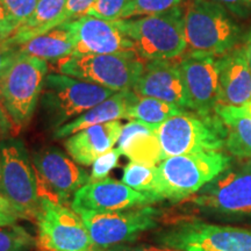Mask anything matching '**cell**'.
I'll return each mask as SVG.
<instances>
[{"instance_id":"1","label":"cell","mask_w":251,"mask_h":251,"mask_svg":"<svg viewBox=\"0 0 251 251\" xmlns=\"http://www.w3.org/2000/svg\"><path fill=\"white\" fill-rule=\"evenodd\" d=\"M230 166V157L221 151L171 156L156 166L151 196L157 201H181L197 194Z\"/></svg>"},{"instance_id":"2","label":"cell","mask_w":251,"mask_h":251,"mask_svg":"<svg viewBox=\"0 0 251 251\" xmlns=\"http://www.w3.org/2000/svg\"><path fill=\"white\" fill-rule=\"evenodd\" d=\"M143 61L175 59L186 51L183 8L117 21Z\"/></svg>"},{"instance_id":"3","label":"cell","mask_w":251,"mask_h":251,"mask_svg":"<svg viewBox=\"0 0 251 251\" xmlns=\"http://www.w3.org/2000/svg\"><path fill=\"white\" fill-rule=\"evenodd\" d=\"M183 21L191 51L224 55L235 48L240 39L238 26L227 9L211 0H186Z\"/></svg>"},{"instance_id":"4","label":"cell","mask_w":251,"mask_h":251,"mask_svg":"<svg viewBox=\"0 0 251 251\" xmlns=\"http://www.w3.org/2000/svg\"><path fill=\"white\" fill-rule=\"evenodd\" d=\"M114 93L117 92L67 75L48 74L40 103L47 124L56 130Z\"/></svg>"},{"instance_id":"5","label":"cell","mask_w":251,"mask_h":251,"mask_svg":"<svg viewBox=\"0 0 251 251\" xmlns=\"http://www.w3.org/2000/svg\"><path fill=\"white\" fill-rule=\"evenodd\" d=\"M48 69L47 61L17 54L0 79V101L18 129L31 120Z\"/></svg>"},{"instance_id":"6","label":"cell","mask_w":251,"mask_h":251,"mask_svg":"<svg viewBox=\"0 0 251 251\" xmlns=\"http://www.w3.org/2000/svg\"><path fill=\"white\" fill-rule=\"evenodd\" d=\"M163 158L202 151H219L225 147V125L218 115L184 112L159 125L157 129Z\"/></svg>"},{"instance_id":"7","label":"cell","mask_w":251,"mask_h":251,"mask_svg":"<svg viewBox=\"0 0 251 251\" xmlns=\"http://www.w3.org/2000/svg\"><path fill=\"white\" fill-rule=\"evenodd\" d=\"M0 194L13 207L20 219L36 220L41 191L35 168L31 165L25 144L15 139L0 143Z\"/></svg>"},{"instance_id":"8","label":"cell","mask_w":251,"mask_h":251,"mask_svg":"<svg viewBox=\"0 0 251 251\" xmlns=\"http://www.w3.org/2000/svg\"><path fill=\"white\" fill-rule=\"evenodd\" d=\"M144 64L137 52L71 55L59 61L58 70L59 74L120 92L134 89Z\"/></svg>"},{"instance_id":"9","label":"cell","mask_w":251,"mask_h":251,"mask_svg":"<svg viewBox=\"0 0 251 251\" xmlns=\"http://www.w3.org/2000/svg\"><path fill=\"white\" fill-rule=\"evenodd\" d=\"M35 221L40 251H97L80 215L49 197L41 196Z\"/></svg>"},{"instance_id":"10","label":"cell","mask_w":251,"mask_h":251,"mask_svg":"<svg viewBox=\"0 0 251 251\" xmlns=\"http://www.w3.org/2000/svg\"><path fill=\"white\" fill-rule=\"evenodd\" d=\"M158 241L179 251H251V229L192 220L166 229Z\"/></svg>"},{"instance_id":"11","label":"cell","mask_w":251,"mask_h":251,"mask_svg":"<svg viewBox=\"0 0 251 251\" xmlns=\"http://www.w3.org/2000/svg\"><path fill=\"white\" fill-rule=\"evenodd\" d=\"M97 251L117 247L137 238L144 231L155 228L159 211L151 206L134 207L112 212L78 209Z\"/></svg>"},{"instance_id":"12","label":"cell","mask_w":251,"mask_h":251,"mask_svg":"<svg viewBox=\"0 0 251 251\" xmlns=\"http://www.w3.org/2000/svg\"><path fill=\"white\" fill-rule=\"evenodd\" d=\"M193 202L220 218L251 219V161L222 172L198 192Z\"/></svg>"},{"instance_id":"13","label":"cell","mask_w":251,"mask_h":251,"mask_svg":"<svg viewBox=\"0 0 251 251\" xmlns=\"http://www.w3.org/2000/svg\"><path fill=\"white\" fill-rule=\"evenodd\" d=\"M33 161L41 196L49 197L63 205L89 181L90 176L84 169L52 147L36 152Z\"/></svg>"},{"instance_id":"14","label":"cell","mask_w":251,"mask_h":251,"mask_svg":"<svg viewBox=\"0 0 251 251\" xmlns=\"http://www.w3.org/2000/svg\"><path fill=\"white\" fill-rule=\"evenodd\" d=\"M178 63L191 111L201 115L214 114L219 100V58L207 52L190 51Z\"/></svg>"},{"instance_id":"15","label":"cell","mask_w":251,"mask_h":251,"mask_svg":"<svg viewBox=\"0 0 251 251\" xmlns=\"http://www.w3.org/2000/svg\"><path fill=\"white\" fill-rule=\"evenodd\" d=\"M156 200L149 193L139 192L122 181L106 178L96 183H87L75 193L71 207L74 211L112 212L134 207L150 206Z\"/></svg>"},{"instance_id":"16","label":"cell","mask_w":251,"mask_h":251,"mask_svg":"<svg viewBox=\"0 0 251 251\" xmlns=\"http://www.w3.org/2000/svg\"><path fill=\"white\" fill-rule=\"evenodd\" d=\"M72 24L76 36L74 55L136 52L133 41L126 36L117 21L83 15Z\"/></svg>"},{"instance_id":"17","label":"cell","mask_w":251,"mask_h":251,"mask_svg":"<svg viewBox=\"0 0 251 251\" xmlns=\"http://www.w3.org/2000/svg\"><path fill=\"white\" fill-rule=\"evenodd\" d=\"M133 91L139 96L159 99L184 109H191L179 63L172 62V59L147 62Z\"/></svg>"},{"instance_id":"18","label":"cell","mask_w":251,"mask_h":251,"mask_svg":"<svg viewBox=\"0 0 251 251\" xmlns=\"http://www.w3.org/2000/svg\"><path fill=\"white\" fill-rule=\"evenodd\" d=\"M251 100V69L246 47H235L219 58L218 105L241 106Z\"/></svg>"},{"instance_id":"19","label":"cell","mask_w":251,"mask_h":251,"mask_svg":"<svg viewBox=\"0 0 251 251\" xmlns=\"http://www.w3.org/2000/svg\"><path fill=\"white\" fill-rule=\"evenodd\" d=\"M122 127L119 120L92 126L69 136L64 147L77 164L90 166L118 143Z\"/></svg>"},{"instance_id":"20","label":"cell","mask_w":251,"mask_h":251,"mask_svg":"<svg viewBox=\"0 0 251 251\" xmlns=\"http://www.w3.org/2000/svg\"><path fill=\"white\" fill-rule=\"evenodd\" d=\"M159 125H149L130 120L122 127L118 140V149L130 162L157 166L163 159L157 129Z\"/></svg>"},{"instance_id":"21","label":"cell","mask_w":251,"mask_h":251,"mask_svg":"<svg viewBox=\"0 0 251 251\" xmlns=\"http://www.w3.org/2000/svg\"><path fill=\"white\" fill-rule=\"evenodd\" d=\"M131 94H133V90L120 91V92L114 93L105 101L100 102L99 105L94 106L79 117L57 128L54 133V137L55 139H65V137L71 136V135L92 127V126L126 119Z\"/></svg>"},{"instance_id":"22","label":"cell","mask_w":251,"mask_h":251,"mask_svg":"<svg viewBox=\"0 0 251 251\" xmlns=\"http://www.w3.org/2000/svg\"><path fill=\"white\" fill-rule=\"evenodd\" d=\"M76 36L72 21L52 28L17 47L18 54L37 57L43 61H56L74 55Z\"/></svg>"},{"instance_id":"23","label":"cell","mask_w":251,"mask_h":251,"mask_svg":"<svg viewBox=\"0 0 251 251\" xmlns=\"http://www.w3.org/2000/svg\"><path fill=\"white\" fill-rule=\"evenodd\" d=\"M214 113L227 130L225 147L238 158H251V117L244 106L216 105Z\"/></svg>"},{"instance_id":"24","label":"cell","mask_w":251,"mask_h":251,"mask_svg":"<svg viewBox=\"0 0 251 251\" xmlns=\"http://www.w3.org/2000/svg\"><path fill=\"white\" fill-rule=\"evenodd\" d=\"M65 2L67 0H40L33 14L5 42L17 48L27 41L51 30L56 27Z\"/></svg>"},{"instance_id":"25","label":"cell","mask_w":251,"mask_h":251,"mask_svg":"<svg viewBox=\"0 0 251 251\" xmlns=\"http://www.w3.org/2000/svg\"><path fill=\"white\" fill-rule=\"evenodd\" d=\"M179 106L162 101L159 99L142 97L133 91L131 98L127 108L126 119L135 120L149 125H161L175 115L186 112Z\"/></svg>"},{"instance_id":"26","label":"cell","mask_w":251,"mask_h":251,"mask_svg":"<svg viewBox=\"0 0 251 251\" xmlns=\"http://www.w3.org/2000/svg\"><path fill=\"white\" fill-rule=\"evenodd\" d=\"M156 180V166L130 162L125 166L122 183L143 193H151ZM151 196V194H150Z\"/></svg>"},{"instance_id":"27","label":"cell","mask_w":251,"mask_h":251,"mask_svg":"<svg viewBox=\"0 0 251 251\" xmlns=\"http://www.w3.org/2000/svg\"><path fill=\"white\" fill-rule=\"evenodd\" d=\"M34 246L36 247V238L23 226L0 227V251H28Z\"/></svg>"},{"instance_id":"28","label":"cell","mask_w":251,"mask_h":251,"mask_svg":"<svg viewBox=\"0 0 251 251\" xmlns=\"http://www.w3.org/2000/svg\"><path fill=\"white\" fill-rule=\"evenodd\" d=\"M181 1L183 0H130L124 19L164 13L178 7Z\"/></svg>"},{"instance_id":"29","label":"cell","mask_w":251,"mask_h":251,"mask_svg":"<svg viewBox=\"0 0 251 251\" xmlns=\"http://www.w3.org/2000/svg\"><path fill=\"white\" fill-rule=\"evenodd\" d=\"M130 0H96L86 15L106 21L122 20Z\"/></svg>"},{"instance_id":"30","label":"cell","mask_w":251,"mask_h":251,"mask_svg":"<svg viewBox=\"0 0 251 251\" xmlns=\"http://www.w3.org/2000/svg\"><path fill=\"white\" fill-rule=\"evenodd\" d=\"M121 155L122 153L120 152V150L118 148H113L100 156L92 164V171H91L87 183H96V181L106 179L108 177L109 172L114 168H117Z\"/></svg>"},{"instance_id":"31","label":"cell","mask_w":251,"mask_h":251,"mask_svg":"<svg viewBox=\"0 0 251 251\" xmlns=\"http://www.w3.org/2000/svg\"><path fill=\"white\" fill-rule=\"evenodd\" d=\"M13 18L18 28L35 11L40 0H0Z\"/></svg>"},{"instance_id":"32","label":"cell","mask_w":251,"mask_h":251,"mask_svg":"<svg viewBox=\"0 0 251 251\" xmlns=\"http://www.w3.org/2000/svg\"><path fill=\"white\" fill-rule=\"evenodd\" d=\"M94 2H96V0H67L64 8L57 19L56 27L64 23H69V21L77 20L83 15H86Z\"/></svg>"},{"instance_id":"33","label":"cell","mask_w":251,"mask_h":251,"mask_svg":"<svg viewBox=\"0 0 251 251\" xmlns=\"http://www.w3.org/2000/svg\"><path fill=\"white\" fill-rule=\"evenodd\" d=\"M238 17L251 14V0H211Z\"/></svg>"},{"instance_id":"34","label":"cell","mask_w":251,"mask_h":251,"mask_svg":"<svg viewBox=\"0 0 251 251\" xmlns=\"http://www.w3.org/2000/svg\"><path fill=\"white\" fill-rule=\"evenodd\" d=\"M18 29V25L15 24L13 18L8 13V11L0 1V40L5 41L14 34Z\"/></svg>"},{"instance_id":"35","label":"cell","mask_w":251,"mask_h":251,"mask_svg":"<svg viewBox=\"0 0 251 251\" xmlns=\"http://www.w3.org/2000/svg\"><path fill=\"white\" fill-rule=\"evenodd\" d=\"M19 219L20 218L15 213L13 207L0 194V227L17 225Z\"/></svg>"},{"instance_id":"36","label":"cell","mask_w":251,"mask_h":251,"mask_svg":"<svg viewBox=\"0 0 251 251\" xmlns=\"http://www.w3.org/2000/svg\"><path fill=\"white\" fill-rule=\"evenodd\" d=\"M18 51L14 47L7 45L5 41L0 40V79L4 76L12 61L15 58Z\"/></svg>"},{"instance_id":"37","label":"cell","mask_w":251,"mask_h":251,"mask_svg":"<svg viewBox=\"0 0 251 251\" xmlns=\"http://www.w3.org/2000/svg\"><path fill=\"white\" fill-rule=\"evenodd\" d=\"M14 128L13 122H12L11 118L8 117L7 112L0 101V140L6 139Z\"/></svg>"},{"instance_id":"38","label":"cell","mask_w":251,"mask_h":251,"mask_svg":"<svg viewBox=\"0 0 251 251\" xmlns=\"http://www.w3.org/2000/svg\"><path fill=\"white\" fill-rule=\"evenodd\" d=\"M100 251H179L177 249H174V248L169 247H112L108 248V249L100 250Z\"/></svg>"},{"instance_id":"39","label":"cell","mask_w":251,"mask_h":251,"mask_svg":"<svg viewBox=\"0 0 251 251\" xmlns=\"http://www.w3.org/2000/svg\"><path fill=\"white\" fill-rule=\"evenodd\" d=\"M246 50H247V57H248V61H249V65H250V69H251V30L248 33V35L246 37Z\"/></svg>"},{"instance_id":"40","label":"cell","mask_w":251,"mask_h":251,"mask_svg":"<svg viewBox=\"0 0 251 251\" xmlns=\"http://www.w3.org/2000/svg\"><path fill=\"white\" fill-rule=\"evenodd\" d=\"M244 108H246L247 113H248V114H249L250 117H251V100H250L249 102L247 103V105H244Z\"/></svg>"},{"instance_id":"41","label":"cell","mask_w":251,"mask_h":251,"mask_svg":"<svg viewBox=\"0 0 251 251\" xmlns=\"http://www.w3.org/2000/svg\"><path fill=\"white\" fill-rule=\"evenodd\" d=\"M0 171H1V159H0Z\"/></svg>"}]
</instances>
